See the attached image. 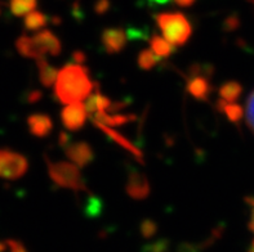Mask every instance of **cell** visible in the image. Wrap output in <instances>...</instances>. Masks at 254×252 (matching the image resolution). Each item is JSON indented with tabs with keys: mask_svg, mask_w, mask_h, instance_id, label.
<instances>
[{
	"mask_svg": "<svg viewBox=\"0 0 254 252\" xmlns=\"http://www.w3.org/2000/svg\"><path fill=\"white\" fill-rule=\"evenodd\" d=\"M94 84L89 70L77 63H68L58 71L55 83V96L64 104L83 102L93 93Z\"/></svg>",
	"mask_w": 254,
	"mask_h": 252,
	"instance_id": "obj_1",
	"label": "cell"
},
{
	"mask_svg": "<svg viewBox=\"0 0 254 252\" xmlns=\"http://www.w3.org/2000/svg\"><path fill=\"white\" fill-rule=\"evenodd\" d=\"M16 48L18 53L25 58L40 59L47 54L57 57L62 50L61 40L51 30H42L34 36L22 35L17 39Z\"/></svg>",
	"mask_w": 254,
	"mask_h": 252,
	"instance_id": "obj_2",
	"label": "cell"
},
{
	"mask_svg": "<svg viewBox=\"0 0 254 252\" xmlns=\"http://www.w3.org/2000/svg\"><path fill=\"white\" fill-rule=\"evenodd\" d=\"M163 38L173 47H184L192 35V26L184 13L160 12L154 16Z\"/></svg>",
	"mask_w": 254,
	"mask_h": 252,
	"instance_id": "obj_3",
	"label": "cell"
},
{
	"mask_svg": "<svg viewBox=\"0 0 254 252\" xmlns=\"http://www.w3.org/2000/svg\"><path fill=\"white\" fill-rule=\"evenodd\" d=\"M49 178L56 185L75 192H88L81 172L76 165L66 161H55L45 158Z\"/></svg>",
	"mask_w": 254,
	"mask_h": 252,
	"instance_id": "obj_4",
	"label": "cell"
},
{
	"mask_svg": "<svg viewBox=\"0 0 254 252\" xmlns=\"http://www.w3.org/2000/svg\"><path fill=\"white\" fill-rule=\"evenodd\" d=\"M212 75L213 67L209 64H193L187 77V93L200 102H206L213 93V85L210 83Z\"/></svg>",
	"mask_w": 254,
	"mask_h": 252,
	"instance_id": "obj_5",
	"label": "cell"
},
{
	"mask_svg": "<svg viewBox=\"0 0 254 252\" xmlns=\"http://www.w3.org/2000/svg\"><path fill=\"white\" fill-rule=\"evenodd\" d=\"M29 170V161L23 154L10 150H0V178L16 180Z\"/></svg>",
	"mask_w": 254,
	"mask_h": 252,
	"instance_id": "obj_6",
	"label": "cell"
},
{
	"mask_svg": "<svg viewBox=\"0 0 254 252\" xmlns=\"http://www.w3.org/2000/svg\"><path fill=\"white\" fill-rule=\"evenodd\" d=\"M126 192L133 200H137V201L146 200L151 193V185L147 176L138 170H130L127 178Z\"/></svg>",
	"mask_w": 254,
	"mask_h": 252,
	"instance_id": "obj_7",
	"label": "cell"
},
{
	"mask_svg": "<svg viewBox=\"0 0 254 252\" xmlns=\"http://www.w3.org/2000/svg\"><path fill=\"white\" fill-rule=\"evenodd\" d=\"M88 112L85 104L81 102L67 104L61 112V121L64 126L70 131H77L84 128L87 122Z\"/></svg>",
	"mask_w": 254,
	"mask_h": 252,
	"instance_id": "obj_8",
	"label": "cell"
},
{
	"mask_svg": "<svg viewBox=\"0 0 254 252\" xmlns=\"http://www.w3.org/2000/svg\"><path fill=\"white\" fill-rule=\"evenodd\" d=\"M64 153L71 162L77 167L88 166L94 160L93 148L87 142H68L64 147Z\"/></svg>",
	"mask_w": 254,
	"mask_h": 252,
	"instance_id": "obj_9",
	"label": "cell"
},
{
	"mask_svg": "<svg viewBox=\"0 0 254 252\" xmlns=\"http://www.w3.org/2000/svg\"><path fill=\"white\" fill-rule=\"evenodd\" d=\"M127 36L126 31L120 27H109L101 34V43L107 54H118L126 48Z\"/></svg>",
	"mask_w": 254,
	"mask_h": 252,
	"instance_id": "obj_10",
	"label": "cell"
},
{
	"mask_svg": "<svg viewBox=\"0 0 254 252\" xmlns=\"http://www.w3.org/2000/svg\"><path fill=\"white\" fill-rule=\"evenodd\" d=\"M98 129H101V131H103L107 137L114 142V143L119 144L120 147L124 148L126 151H128L129 153H132L134 156V158L138 161L139 163H143L145 162V157H143V153H142V151L139 150L135 144H133L132 142L127 139L124 135H122L119 131L114 130L113 128H109V126H105L102 124H94Z\"/></svg>",
	"mask_w": 254,
	"mask_h": 252,
	"instance_id": "obj_11",
	"label": "cell"
},
{
	"mask_svg": "<svg viewBox=\"0 0 254 252\" xmlns=\"http://www.w3.org/2000/svg\"><path fill=\"white\" fill-rule=\"evenodd\" d=\"M27 126L34 137L45 138L53 130V121L48 115L44 113H34L27 117Z\"/></svg>",
	"mask_w": 254,
	"mask_h": 252,
	"instance_id": "obj_12",
	"label": "cell"
},
{
	"mask_svg": "<svg viewBox=\"0 0 254 252\" xmlns=\"http://www.w3.org/2000/svg\"><path fill=\"white\" fill-rule=\"evenodd\" d=\"M113 103L114 102L111 99L107 98L106 96H103L102 93L100 92V89L97 88L90 94L89 98H88L85 108H87V112L90 116L96 115L98 112H106V113H109L111 107H113Z\"/></svg>",
	"mask_w": 254,
	"mask_h": 252,
	"instance_id": "obj_13",
	"label": "cell"
},
{
	"mask_svg": "<svg viewBox=\"0 0 254 252\" xmlns=\"http://www.w3.org/2000/svg\"><path fill=\"white\" fill-rule=\"evenodd\" d=\"M36 66H38L39 71V79H40V83L45 88H51L52 85H55L56 80H57L58 76V70L52 66L45 58H40L36 61Z\"/></svg>",
	"mask_w": 254,
	"mask_h": 252,
	"instance_id": "obj_14",
	"label": "cell"
},
{
	"mask_svg": "<svg viewBox=\"0 0 254 252\" xmlns=\"http://www.w3.org/2000/svg\"><path fill=\"white\" fill-rule=\"evenodd\" d=\"M243 93V86L239 81H227L219 86L218 94L221 101L226 103H235Z\"/></svg>",
	"mask_w": 254,
	"mask_h": 252,
	"instance_id": "obj_15",
	"label": "cell"
},
{
	"mask_svg": "<svg viewBox=\"0 0 254 252\" xmlns=\"http://www.w3.org/2000/svg\"><path fill=\"white\" fill-rule=\"evenodd\" d=\"M217 109L225 113L226 117L234 124H239L242 121L243 116L245 115V111L240 104H238V103H226L221 99L217 102Z\"/></svg>",
	"mask_w": 254,
	"mask_h": 252,
	"instance_id": "obj_16",
	"label": "cell"
},
{
	"mask_svg": "<svg viewBox=\"0 0 254 252\" xmlns=\"http://www.w3.org/2000/svg\"><path fill=\"white\" fill-rule=\"evenodd\" d=\"M150 47L151 50L154 51V54L158 58H168L171 57L176 50V47L167 42L164 38H161L159 35H154L150 39Z\"/></svg>",
	"mask_w": 254,
	"mask_h": 252,
	"instance_id": "obj_17",
	"label": "cell"
},
{
	"mask_svg": "<svg viewBox=\"0 0 254 252\" xmlns=\"http://www.w3.org/2000/svg\"><path fill=\"white\" fill-rule=\"evenodd\" d=\"M49 22V17L45 16L43 12L39 10H34V12L29 13L23 19V26H25L26 31H42L47 23Z\"/></svg>",
	"mask_w": 254,
	"mask_h": 252,
	"instance_id": "obj_18",
	"label": "cell"
},
{
	"mask_svg": "<svg viewBox=\"0 0 254 252\" xmlns=\"http://www.w3.org/2000/svg\"><path fill=\"white\" fill-rule=\"evenodd\" d=\"M38 6V0H10L9 9L13 16L23 17L34 12Z\"/></svg>",
	"mask_w": 254,
	"mask_h": 252,
	"instance_id": "obj_19",
	"label": "cell"
},
{
	"mask_svg": "<svg viewBox=\"0 0 254 252\" xmlns=\"http://www.w3.org/2000/svg\"><path fill=\"white\" fill-rule=\"evenodd\" d=\"M159 61H160V58L156 57L151 49H143L139 51L138 57H137V63L142 71L152 70Z\"/></svg>",
	"mask_w": 254,
	"mask_h": 252,
	"instance_id": "obj_20",
	"label": "cell"
},
{
	"mask_svg": "<svg viewBox=\"0 0 254 252\" xmlns=\"http://www.w3.org/2000/svg\"><path fill=\"white\" fill-rule=\"evenodd\" d=\"M139 230H141V234L143 238L150 240L158 233V224L155 223L152 219H145L139 225Z\"/></svg>",
	"mask_w": 254,
	"mask_h": 252,
	"instance_id": "obj_21",
	"label": "cell"
},
{
	"mask_svg": "<svg viewBox=\"0 0 254 252\" xmlns=\"http://www.w3.org/2000/svg\"><path fill=\"white\" fill-rule=\"evenodd\" d=\"M84 211L88 216H98L102 211V202L96 197H89V200L85 203V207H84Z\"/></svg>",
	"mask_w": 254,
	"mask_h": 252,
	"instance_id": "obj_22",
	"label": "cell"
},
{
	"mask_svg": "<svg viewBox=\"0 0 254 252\" xmlns=\"http://www.w3.org/2000/svg\"><path fill=\"white\" fill-rule=\"evenodd\" d=\"M245 120H247V125L254 133V90L251 96L248 97L247 101V105H245Z\"/></svg>",
	"mask_w": 254,
	"mask_h": 252,
	"instance_id": "obj_23",
	"label": "cell"
},
{
	"mask_svg": "<svg viewBox=\"0 0 254 252\" xmlns=\"http://www.w3.org/2000/svg\"><path fill=\"white\" fill-rule=\"evenodd\" d=\"M168 249H169V241L160 238V240L155 241L154 243L145 246L143 252H167Z\"/></svg>",
	"mask_w": 254,
	"mask_h": 252,
	"instance_id": "obj_24",
	"label": "cell"
},
{
	"mask_svg": "<svg viewBox=\"0 0 254 252\" xmlns=\"http://www.w3.org/2000/svg\"><path fill=\"white\" fill-rule=\"evenodd\" d=\"M203 245H193V243H181L178 246L177 252H201L203 251Z\"/></svg>",
	"mask_w": 254,
	"mask_h": 252,
	"instance_id": "obj_25",
	"label": "cell"
},
{
	"mask_svg": "<svg viewBox=\"0 0 254 252\" xmlns=\"http://www.w3.org/2000/svg\"><path fill=\"white\" fill-rule=\"evenodd\" d=\"M5 243H6V246H9L10 252H27L26 247L23 246L22 243L19 242V241L8 240Z\"/></svg>",
	"mask_w": 254,
	"mask_h": 252,
	"instance_id": "obj_26",
	"label": "cell"
},
{
	"mask_svg": "<svg viewBox=\"0 0 254 252\" xmlns=\"http://www.w3.org/2000/svg\"><path fill=\"white\" fill-rule=\"evenodd\" d=\"M110 8V1L109 0H98L94 5V10H96L98 14H103L106 13Z\"/></svg>",
	"mask_w": 254,
	"mask_h": 252,
	"instance_id": "obj_27",
	"label": "cell"
},
{
	"mask_svg": "<svg viewBox=\"0 0 254 252\" xmlns=\"http://www.w3.org/2000/svg\"><path fill=\"white\" fill-rule=\"evenodd\" d=\"M172 1L178 8H190V6H192L195 4L196 0H172Z\"/></svg>",
	"mask_w": 254,
	"mask_h": 252,
	"instance_id": "obj_28",
	"label": "cell"
},
{
	"mask_svg": "<svg viewBox=\"0 0 254 252\" xmlns=\"http://www.w3.org/2000/svg\"><path fill=\"white\" fill-rule=\"evenodd\" d=\"M239 23V19L236 18V16H232L230 18L226 19V29L227 30H235L236 26Z\"/></svg>",
	"mask_w": 254,
	"mask_h": 252,
	"instance_id": "obj_29",
	"label": "cell"
},
{
	"mask_svg": "<svg viewBox=\"0 0 254 252\" xmlns=\"http://www.w3.org/2000/svg\"><path fill=\"white\" fill-rule=\"evenodd\" d=\"M74 61L76 62L77 64H83L85 62V55L81 53V51H75L74 53Z\"/></svg>",
	"mask_w": 254,
	"mask_h": 252,
	"instance_id": "obj_30",
	"label": "cell"
},
{
	"mask_svg": "<svg viewBox=\"0 0 254 252\" xmlns=\"http://www.w3.org/2000/svg\"><path fill=\"white\" fill-rule=\"evenodd\" d=\"M40 97H42V94H40L39 92H32L31 96H30V98H29L30 102H36V101H38Z\"/></svg>",
	"mask_w": 254,
	"mask_h": 252,
	"instance_id": "obj_31",
	"label": "cell"
},
{
	"mask_svg": "<svg viewBox=\"0 0 254 252\" xmlns=\"http://www.w3.org/2000/svg\"><path fill=\"white\" fill-rule=\"evenodd\" d=\"M249 228L254 232V204H253V211H252V217H251V223H249Z\"/></svg>",
	"mask_w": 254,
	"mask_h": 252,
	"instance_id": "obj_32",
	"label": "cell"
},
{
	"mask_svg": "<svg viewBox=\"0 0 254 252\" xmlns=\"http://www.w3.org/2000/svg\"><path fill=\"white\" fill-rule=\"evenodd\" d=\"M150 1H151V3H154V4H158V5H161V4L168 3L169 0H150Z\"/></svg>",
	"mask_w": 254,
	"mask_h": 252,
	"instance_id": "obj_33",
	"label": "cell"
},
{
	"mask_svg": "<svg viewBox=\"0 0 254 252\" xmlns=\"http://www.w3.org/2000/svg\"><path fill=\"white\" fill-rule=\"evenodd\" d=\"M6 249V243H1L0 242V252H4Z\"/></svg>",
	"mask_w": 254,
	"mask_h": 252,
	"instance_id": "obj_34",
	"label": "cell"
},
{
	"mask_svg": "<svg viewBox=\"0 0 254 252\" xmlns=\"http://www.w3.org/2000/svg\"><path fill=\"white\" fill-rule=\"evenodd\" d=\"M247 252H254V240L252 241V243H251V246H249V249H248V251Z\"/></svg>",
	"mask_w": 254,
	"mask_h": 252,
	"instance_id": "obj_35",
	"label": "cell"
},
{
	"mask_svg": "<svg viewBox=\"0 0 254 252\" xmlns=\"http://www.w3.org/2000/svg\"><path fill=\"white\" fill-rule=\"evenodd\" d=\"M248 1H249V3H252V4H253V5H254V0H248Z\"/></svg>",
	"mask_w": 254,
	"mask_h": 252,
	"instance_id": "obj_36",
	"label": "cell"
}]
</instances>
